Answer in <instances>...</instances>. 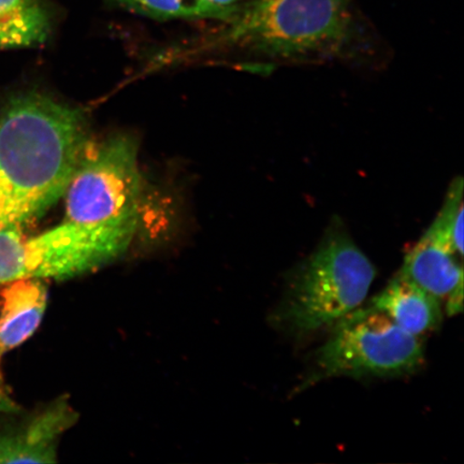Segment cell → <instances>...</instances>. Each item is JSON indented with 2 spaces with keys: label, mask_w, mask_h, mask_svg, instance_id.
I'll return each mask as SVG.
<instances>
[{
  "label": "cell",
  "mask_w": 464,
  "mask_h": 464,
  "mask_svg": "<svg viewBox=\"0 0 464 464\" xmlns=\"http://www.w3.org/2000/svg\"><path fill=\"white\" fill-rule=\"evenodd\" d=\"M19 406L16 405L13 397L5 387L2 375H0V413H16Z\"/></svg>",
  "instance_id": "9a60e30c"
},
{
  "label": "cell",
  "mask_w": 464,
  "mask_h": 464,
  "mask_svg": "<svg viewBox=\"0 0 464 464\" xmlns=\"http://www.w3.org/2000/svg\"><path fill=\"white\" fill-rule=\"evenodd\" d=\"M375 276L373 264L334 218L315 251L290 276L278 321L298 334L330 326L358 309Z\"/></svg>",
  "instance_id": "3957f363"
},
{
  "label": "cell",
  "mask_w": 464,
  "mask_h": 464,
  "mask_svg": "<svg viewBox=\"0 0 464 464\" xmlns=\"http://www.w3.org/2000/svg\"><path fill=\"white\" fill-rule=\"evenodd\" d=\"M141 177L138 148L129 137L89 144L69 182L65 219L80 225L139 223Z\"/></svg>",
  "instance_id": "5b68a950"
},
{
  "label": "cell",
  "mask_w": 464,
  "mask_h": 464,
  "mask_svg": "<svg viewBox=\"0 0 464 464\" xmlns=\"http://www.w3.org/2000/svg\"><path fill=\"white\" fill-rule=\"evenodd\" d=\"M138 226H90L63 222L23 237L21 261L25 278L68 280L106 266L130 247Z\"/></svg>",
  "instance_id": "8992f818"
},
{
  "label": "cell",
  "mask_w": 464,
  "mask_h": 464,
  "mask_svg": "<svg viewBox=\"0 0 464 464\" xmlns=\"http://www.w3.org/2000/svg\"><path fill=\"white\" fill-rule=\"evenodd\" d=\"M90 140L78 110L38 94L0 110V230L22 228L63 197Z\"/></svg>",
  "instance_id": "6da1fadb"
},
{
  "label": "cell",
  "mask_w": 464,
  "mask_h": 464,
  "mask_svg": "<svg viewBox=\"0 0 464 464\" xmlns=\"http://www.w3.org/2000/svg\"><path fill=\"white\" fill-rule=\"evenodd\" d=\"M49 33L42 0H0V50L43 44Z\"/></svg>",
  "instance_id": "8fae6325"
},
{
  "label": "cell",
  "mask_w": 464,
  "mask_h": 464,
  "mask_svg": "<svg viewBox=\"0 0 464 464\" xmlns=\"http://www.w3.org/2000/svg\"><path fill=\"white\" fill-rule=\"evenodd\" d=\"M463 310V281L457 284V286L449 294L446 313L449 316L459 314Z\"/></svg>",
  "instance_id": "5bb4252c"
},
{
  "label": "cell",
  "mask_w": 464,
  "mask_h": 464,
  "mask_svg": "<svg viewBox=\"0 0 464 464\" xmlns=\"http://www.w3.org/2000/svg\"><path fill=\"white\" fill-rule=\"evenodd\" d=\"M367 306L382 313L405 332L420 338L439 329L443 321L439 298L400 271Z\"/></svg>",
  "instance_id": "9c48e42d"
},
{
  "label": "cell",
  "mask_w": 464,
  "mask_h": 464,
  "mask_svg": "<svg viewBox=\"0 0 464 464\" xmlns=\"http://www.w3.org/2000/svg\"><path fill=\"white\" fill-rule=\"evenodd\" d=\"M225 21L226 44L272 63L339 55L356 34L351 0H246Z\"/></svg>",
  "instance_id": "7a4b0ae2"
},
{
  "label": "cell",
  "mask_w": 464,
  "mask_h": 464,
  "mask_svg": "<svg viewBox=\"0 0 464 464\" xmlns=\"http://www.w3.org/2000/svg\"><path fill=\"white\" fill-rule=\"evenodd\" d=\"M3 286L0 292V358L36 333L48 304V289L44 280L22 278Z\"/></svg>",
  "instance_id": "30bf717a"
},
{
  "label": "cell",
  "mask_w": 464,
  "mask_h": 464,
  "mask_svg": "<svg viewBox=\"0 0 464 464\" xmlns=\"http://www.w3.org/2000/svg\"><path fill=\"white\" fill-rule=\"evenodd\" d=\"M120 7L154 19H207L199 0H112Z\"/></svg>",
  "instance_id": "7c38bea8"
},
{
  "label": "cell",
  "mask_w": 464,
  "mask_h": 464,
  "mask_svg": "<svg viewBox=\"0 0 464 464\" xmlns=\"http://www.w3.org/2000/svg\"><path fill=\"white\" fill-rule=\"evenodd\" d=\"M207 19L226 20L246 0H199Z\"/></svg>",
  "instance_id": "4fadbf2b"
},
{
  "label": "cell",
  "mask_w": 464,
  "mask_h": 464,
  "mask_svg": "<svg viewBox=\"0 0 464 464\" xmlns=\"http://www.w3.org/2000/svg\"><path fill=\"white\" fill-rule=\"evenodd\" d=\"M423 362L425 350L420 336L365 306L336 322L333 335L316 353L314 372L306 385L335 376H406L419 371Z\"/></svg>",
  "instance_id": "277c9868"
},
{
  "label": "cell",
  "mask_w": 464,
  "mask_h": 464,
  "mask_svg": "<svg viewBox=\"0 0 464 464\" xmlns=\"http://www.w3.org/2000/svg\"><path fill=\"white\" fill-rule=\"evenodd\" d=\"M458 254L463 256L451 232L434 219L420 240L406 254L400 272L435 297H448L457 284L463 281Z\"/></svg>",
  "instance_id": "52a82bcc"
},
{
  "label": "cell",
  "mask_w": 464,
  "mask_h": 464,
  "mask_svg": "<svg viewBox=\"0 0 464 464\" xmlns=\"http://www.w3.org/2000/svg\"><path fill=\"white\" fill-rule=\"evenodd\" d=\"M77 420V411L60 399L16 430H0V463L56 462L58 439Z\"/></svg>",
  "instance_id": "ba28073f"
}]
</instances>
